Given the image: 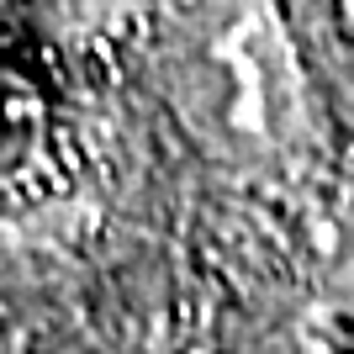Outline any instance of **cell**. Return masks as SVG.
Listing matches in <instances>:
<instances>
[{
  "label": "cell",
  "instance_id": "cell-1",
  "mask_svg": "<svg viewBox=\"0 0 354 354\" xmlns=\"http://www.w3.org/2000/svg\"><path fill=\"white\" fill-rule=\"evenodd\" d=\"M296 74L286 37L270 21L222 32L196 64V122H207L227 148H281L296 133Z\"/></svg>",
  "mask_w": 354,
  "mask_h": 354
},
{
  "label": "cell",
  "instance_id": "cell-3",
  "mask_svg": "<svg viewBox=\"0 0 354 354\" xmlns=\"http://www.w3.org/2000/svg\"><path fill=\"white\" fill-rule=\"evenodd\" d=\"M344 11H349V21H354V0H344Z\"/></svg>",
  "mask_w": 354,
  "mask_h": 354
},
{
  "label": "cell",
  "instance_id": "cell-2",
  "mask_svg": "<svg viewBox=\"0 0 354 354\" xmlns=\"http://www.w3.org/2000/svg\"><path fill=\"white\" fill-rule=\"evenodd\" d=\"M43 138H48L43 95H37L21 74L0 69V185H11L16 175H27L32 159L43 153Z\"/></svg>",
  "mask_w": 354,
  "mask_h": 354
}]
</instances>
